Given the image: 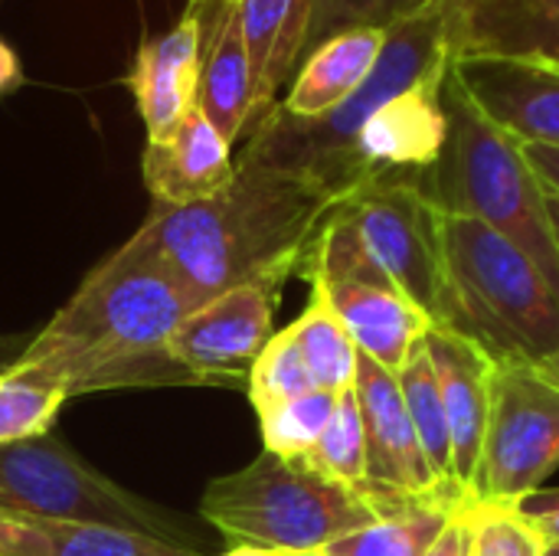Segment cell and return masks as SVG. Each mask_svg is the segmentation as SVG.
I'll use <instances>...</instances> for the list:
<instances>
[{
	"label": "cell",
	"instance_id": "1",
	"mask_svg": "<svg viewBox=\"0 0 559 556\" xmlns=\"http://www.w3.org/2000/svg\"><path fill=\"white\" fill-rule=\"evenodd\" d=\"M337 203L314 180L239 154L216 197L190 206L154 203L134 236L206 305L242 285L282 292Z\"/></svg>",
	"mask_w": 559,
	"mask_h": 556
},
{
	"label": "cell",
	"instance_id": "2",
	"mask_svg": "<svg viewBox=\"0 0 559 556\" xmlns=\"http://www.w3.org/2000/svg\"><path fill=\"white\" fill-rule=\"evenodd\" d=\"M200 305L160 256L131 236L33 334L20 364L46 370L69 397L131 387H197V377L170 354V338Z\"/></svg>",
	"mask_w": 559,
	"mask_h": 556
},
{
	"label": "cell",
	"instance_id": "3",
	"mask_svg": "<svg viewBox=\"0 0 559 556\" xmlns=\"http://www.w3.org/2000/svg\"><path fill=\"white\" fill-rule=\"evenodd\" d=\"M442 321L495 364L534 367L559 347V301L537 265L478 220L442 213Z\"/></svg>",
	"mask_w": 559,
	"mask_h": 556
},
{
	"label": "cell",
	"instance_id": "4",
	"mask_svg": "<svg viewBox=\"0 0 559 556\" xmlns=\"http://www.w3.org/2000/svg\"><path fill=\"white\" fill-rule=\"evenodd\" d=\"M449 138L423 177L429 200L452 216H468L521 249L550 282L559 301V249L547 216V187L524 147L495 128L445 72Z\"/></svg>",
	"mask_w": 559,
	"mask_h": 556
},
{
	"label": "cell",
	"instance_id": "5",
	"mask_svg": "<svg viewBox=\"0 0 559 556\" xmlns=\"http://www.w3.org/2000/svg\"><path fill=\"white\" fill-rule=\"evenodd\" d=\"M200 514L233 547L272 554H321L328 544L380 521L383 514L314 472L305 459L259 452L246 469L206 485Z\"/></svg>",
	"mask_w": 559,
	"mask_h": 556
},
{
	"label": "cell",
	"instance_id": "6",
	"mask_svg": "<svg viewBox=\"0 0 559 556\" xmlns=\"http://www.w3.org/2000/svg\"><path fill=\"white\" fill-rule=\"evenodd\" d=\"M0 511L66 524H102L190 547V528L170 511L95 472L56 436L0 446Z\"/></svg>",
	"mask_w": 559,
	"mask_h": 556
},
{
	"label": "cell",
	"instance_id": "7",
	"mask_svg": "<svg viewBox=\"0 0 559 556\" xmlns=\"http://www.w3.org/2000/svg\"><path fill=\"white\" fill-rule=\"evenodd\" d=\"M337 206L373 265L439 324L445 295L442 210L423 190V177H377Z\"/></svg>",
	"mask_w": 559,
	"mask_h": 556
},
{
	"label": "cell",
	"instance_id": "8",
	"mask_svg": "<svg viewBox=\"0 0 559 556\" xmlns=\"http://www.w3.org/2000/svg\"><path fill=\"white\" fill-rule=\"evenodd\" d=\"M559 469V390L534 367L498 364L472 505H521Z\"/></svg>",
	"mask_w": 559,
	"mask_h": 556
},
{
	"label": "cell",
	"instance_id": "9",
	"mask_svg": "<svg viewBox=\"0 0 559 556\" xmlns=\"http://www.w3.org/2000/svg\"><path fill=\"white\" fill-rule=\"evenodd\" d=\"M278 292L242 285L190 311L174 338L170 354L197 383H246L252 364L275 338Z\"/></svg>",
	"mask_w": 559,
	"mask_h": 556
},
{
	"label": "cell",
	"instance_id": "10",
	"mask_svg": "<svg viewBox=\"0 0 559 556\" xmlns=\"http://www.w3.org/2000/svg\"><path fill=\"white\" fill-rule=\"evenodd\" d=\"M354 393L360 403L364 436H367V478L383 514L419 498L445 501L432 482L396 374L360 354Z\"/></svg>",
	"mask_w": 559,
	"mask_h": 556
},
{
	"label": "cell",
	"instance_id": "11",
	"mask_svg": "<svg viewBox=\"0 0 559 556\" xmlns=\"http://www.w3.org/2000/svg\"><path fill=\"white\" fill-rule=\"evenodd\" d=\"M468 102L521 147H559V66L514 56H449Z\"/></svg>",
	"mask_w": 559,
	"mask_h": 556
},
{
	"label": "cell",
	"instance_id": "12",
	"mask_svg": "<svg viewBox=\"0 0 559 556\" xmlns=\"http://www.w3.org/2000/svg\"><path fill=\"white\" fill-rule=\"evenodd\" d=\"M445 72L390 95L367 115L350 151L360 187L377 177H426L432 170L449 138Z\"/></svg>",
	"mask_w": 559,
	"mask_h": 556
},
{
	"label": "cell",
	"instance_id": "13",
	"mask_svg": "<svg viewBox=\"0 0 559 556\" xmlns=\"http://www.w3.org/2000/svg\"><path fill=\"white\" fill-rule=\"evenodd\" d=\"M426 351L432 357L442 403H445L455 485L462 498L472 505L475 475H478L481 446L491 416V387H495L498 364L478 344L439 324H432V331L426 334Z\"/></svg>",
	"mask_w": 559,
	"mask_h": 556
},
{
	"label": "cell",
	"instance_id": "14",
	"mask_svg": "<svg viewBox=\"0 0 559 556\" xmlns=\"http://www.w3.org/2000/svg\"><path fill=\"white\" fill-rule=\"evenodd\" d=\"M308 285L334 308L357 354L390 374H400L409 354L432 331V318L390 279H318Z\"/></svg>",
	"mask_w": 559,
	"mask_h": 556
},
{
	"label": "cell",
	"instance_id": "15",
	"mask_svg": "<svg viewBox=\"0 0 559 556\" xmlns=\"http://www.w3.org/2000/svg\"><path fill=\"white\" fill-rule=\"evenodd\" d=\"M187 10L197 16L200 29L197 108L229 144H236L255 121V88L236 0H190Z\"/></svg>",
	"mask_w": 559,
	"mask_h": 556
},
{
	"label": "cell",
	"instance_id": "16",
	"mask_svg": "<svg viewBox=\"0 0 559 556\" xmlns=\"http://www.w3.org/2000/svg\"><path fill=\"white\" fill-rule=\"evenodd\" d=\"M200 85V29L187 10L170 29L147 36L128 69V88L147 128V141H167L197 108Z\"/></svg>",
	"mask_w": 559,
	"mask_h": 556
},
{
	"label": "cell",
	"instance_id": "17",
	"mask_svg": "<svg viewBox=\"0 0 559 556\" xmlns=\"http://www.w3.org/2000/svg\"><path fill=\"white\" fill-rule=\"evenodd\" d=\"M449 56H514L559 66V0H445Z\"/></svg>",
	"mask_w": 559,
	"mask_h": 556
},
{
	"label": "cell",
	"instance_id": "18",
	"mask_svg": "<svg viewBox=\"0 0 559 556\" xmlns=\"http://www.w3.org/2000/svg\"><path fill=\"white\" fill-rule=\"evenodd\" d=\"M141 170L154 203L190 206L216 197L233 180L236 161L233 144L200 108H190L167 141H147Z\"/></svg>",
	"mask_w": 559,
	"mask_h": 556
},
{
	"label": "cell",
	"instance_id": "19",
	"mask_svg": "<svg viewBox=\"0 0 559 556\" xmlns=\"http://www.w3.org/2000/svg\"><path fill=\"white\" fill-rule=\"evenodd\" d=\"M236 10L252 69L255 128L278 105L282 88L292 82L305 59L314 0H236Z\"/></svg>",
	"mask_w": 559,
	"mask_h": 556
},
{
	"label": "cell",
	"instance_id": "20",
	"mask_svg": "<svg viewBox=\"0 0 559 556\" xmlns=\"http://www.w3.org/2000/svg\"><path fill=\"white\" fill-rule=\"evenodd\" d=\"M386 43V29L354 26L328 36L311 52H305L295 69L288 92L278 98V108L292 118H321L344 105L373 72Z\"/></svg>",
	"mask_w": 559,
	"mask_h": 556
},
{
	"label": "cell",
	"instance_id": "21",
	"mask_svg": "<svg viewBox=\"0 0 559 556\" xmlns=\"http://www.w3.org/2000/svg\"><path fill=\"white\" fill-rule=\"evenodd\" d=\"M10 518L16 524L13 556H200L197 547H180L121 528L66 524V521L26 518V514H10Z\"/></svg>",
	"mask_w": 559,
	"mask_h": 556
},
{
	"label": "cell",
	"instance_id": "22",
	"mask_svg": "<svg viewBox=\"0 0 559 556\" xmlns=\"http://www.w3.org/2000/svg\"><path fill=\"white\" fill-rule=\"evenodd\" d=\"M413 429L419 436L423 456L429 462L432 482L439 488V495L452 505H468L455 485V465H452V436H449V419H445V403H442V390H439V377L432 367V357L426 351V341L409 354V360L403 364V370L396 374Z\"/></svg>",
	"mask_w": 559,
	"mask_h": 556
},
{
	"label": "cell",
	"instance_id": "23",
	"mask_svg": "<svg viewBox=\"0 0 559 556\" xmlns=\"http://www.w3.org/2000/svg\"><path fill=\"white\" fill-rule=\"evenodd\" d=\"M459 505L439 498L409 501L380 521L328 544L324 556H426L432 544L442 537L445 524L452 521Z\"/></svg>",
	"mask_w": 559,
	"mask_h": 556
},
{
	"label": "cell",
	"instance_id": "24",
	"mask_svg": "<svg viewBox=\"0 0 559 556\" xmlns=\"http://www.w3.org/2000/svg\"><path fill=\"white\" fill-rule=\"evenodd\" d=\"M288 328L295 334V344L301 351V360H305V367L311 374L314 390H324V393H334V397L354 390V383H357V357L360 354H357L347 328L334 315V308L324 301V295L311 292L308 308Z\"/></svg>",
	"mask_w": 559,
	"mask_h": 556
},
{
	"label": "cell",
	"instance_id": "25",
	"mask_svg": "<svg viewBox=\"0 0 559 556\" xmlns=\"http://www.w3.org/2000/svg\"><path fill=\"white\" fill-rule=\"evenodd\" d=\"M66 400V387L39 367L16 364L0 374V446L49 436Z\"/></svg>",
	"mask_w": 559,
	"mask_h": 556
},
{
	"label": "cell",
	"instance_id": "26",
	"mask_svg": "<svg viewBox=\"0 0 559 556\" xmlns=\"http://www.w3.org/2000/svg\"><path fill=\"white\" fill-rule=\"evenodd\" d=\"M305 462L314 472H321L324 478L360 495L383 514V508L377 505V498L370 492V478H367V436H364V416H360V403H357L354 390L337 397L334 416Z\"/></svg>",
	"mask_w": 559,
	"mask_h": 556
},
{
	"label": "cell",
	"instance_id": "27",
	"mask_svg": "<svg viewBox=\"0 0 559 556\" xmlns=\"http://www.w3.org/2000/svg\"><path fill=\"white\" fill-rule=\"evenodd\" d=\"M334 406H337L334 393L311 390L282 406L255 413L265 452H272L278 459H292V462L308 459L311 449L318 446V439L324 436V429L334 416Z\"/></svg>",
	"mask_w": 559,
	"mask_h": 556
},
{
	"label": "cell",
	"instance_id": "28",
	"mask_svg": "<svg viewBox=\"0 0 559 556\" xmlns=\"http://www.w3.org/2000/svg\"><path fill=\"white\" fill-rule=\"evenodd\" d=\"M246 387H249V400H252L255 413H265L272 406H282V403L314 390L311 374H308V367L301 360V351L295 344L292 328L278 331L265 344V351L259 354V360L249 370Z\"/></svg>",
	"mask_w": 559,
	"mask_h": 556
},
{
	"label": "cell",
	"instance_id": "29",
	"mask_svg": "<svg viewBox=\"0 0 559 556\" xmlns=\"http://www.w3.org/2000/svg\"><path fill=\"white\" fill-rule=\"evenodd\" d=\"M442 0H314V16H311V33L305 52H311L318 43L341 29L354 26H377L390 29L403 20H413L436 7Z\"/></svg>",
	"mask_w": 559,
	"mask_h": 556
},
{
	"label": "cell",
	"instance_id": "30",
	"mask_svg": "<svg viewBox=\"0 0 559 556\" xmlns=\"http://www.w3.org/2000/svg\"><path fill=\"white\" fill-rule=\"evenodd\" d=\"M475 524V554L481 556H544L547 541L531 524L518 505L481 501L472 505Z\"/></svg>",
	"mask_w": 559,
	"mask_h": 556
},
{
	"label": "cell",
	"instance_id": "31",
	"mask_svg": "<svg viewBox=\"0 0 559 556\" xmlns=\"http://www.w3.org/2000/svg\"><path fill=\"white\" fill-rule=\"evenodd\" d=\"M475 554V524H472V505H459L452 521L445 524L442 537L432 544L426 556H472Z\"/></svg>",
	"mask_w": 559,
	"mask_h": 556
},
{
	"label": "cell",
	"instance_id": "32",
	"mask_svg": "<svg viewBox=\"0 0 559 556\" xmlns=\"http://www.w3.org/2000/svg\"><path fill=\"white\" fill-rule=\"evenodd\" d=\"M518 508L531 518V524L544 534L547 544H559V492H534Z\"/></svg>",
	"mask_w": 559,
	"mask_h": 556
},
{
	"label": "cell",
	"instance_id": "33",
	"mask_svg": "<svg viewBox=\"0 0 559 556\" xmlns=\"http://www.w3.org/2000/svg\"><path fill=\"white\" fill-rule=\"evenodd\" d=\"M534 174L540 177V184L550 190V193H559V147H524Z\"/></svg>",
	"mask_w": 559,
	"mask_h": 556
},
{
	"label": "cell",
	"instance_id": "34",
	"mask_svg": "<svg viewBox=\"0 0 559 556\" xmlns=\"http://www.w3.org/2000/svg\"><path fill=\"white\" fill-rule=\"evenodd\" d=\"M23 85V66L16 59V52L10 49V43L0 36V98L16 92Z\"/></svg>",
	"mask_w": 559,
	"mask_h": 556
},
{
	"label": "cell",
	"instance_id": "35",
	"mask_svg": "<svg viewBox=\"0 0 559 556\" xmlns=\"http://www.w3.org/2000/svg\"><path fill=\"white\" fill-rule=\"evenodd\" d=\"M29 341H33V334H0V374H7L10 367L20 364Z\"/></svg>",
	"mask_w": 559,
	"mask_h": 556
},
{
	"label": "cell",
	"instance_id": "36",
	"mask_svg": "<svg viewBox=\"0 0 559 556\" xmlns=\"http://www.w3.org/2000/svg\"><path fill=\"white\" fill-rule=\"evenodd\" d=\"M534 374L540 377V380H547L554 390H559V347L554 354H547L544 360H537L534 364Z\"/></svg>",
	"mask_w": 559,
	"mask_h": 556
},
{
	"label": "cell",
	"instance_id": "37",
	"mask_svg": "<svg viewBox=\"0 0 559 556\" xmlns=\"http://www.w3.org/2000/svg\"><path fill=\"white\" fill-rule=\"evenodd\" d=\"M13 547H16V524L10 514L0 511V556H13Z\"/></svg>",
	"mask_w": 559,
	"mask_h": 556
},
{
	"label": "cell",
	"instance_id": "38",
	"mask_svg": "<svg viewBox=\"0 0 559 556\" xmlns=\"http://www.w3.org/2000/svg\"><path fill=\"white\" fill-rule=\"evenodd\" d=\"M547 216H550V229L559 249V193H550V190H547Z\"/></svg>",
	"mask_w": 559,
	"mask_h": 556
},
{
	"label": "cell",
	"instance_id": "39",
	"mask_svg": "<svg viewBox=\"0 0 559 556\" xmlns=\"http://www.w3.org/2000/svg\"><path fill=\"white\" fill-rule=\"evenodd\" d=\"M223 556H282V554H272V551H255V547H233L229 554Z\"/></svg>",
	"mask_w": 559,
	"mask_h": 556
},
{
	"label": "cell",
	"instance_id": "40",
	"mask_svg": "<svg viewBox=\"0 0 559 556\" xmlns=\"http://www.w3.org/2000/svg\"><path fill=\"white\" fill-rule=\"evenodd\" d=\"M544 556H559V544H547V551H544Z\"/></svg>",
	"mask_w": 559,
	"mask_h": 556
},
{
	"label": "cell",
	"instance_id": "41",
	"mask_svg": "<svg viewBox=\"0 0 559 556\" xmlns=\"http://www.w3.org/2000/svg\"><path fill=\"white\" fill-rule=\"evenodd\" d=\"M288 556H324V554H288Z\"/></svg>",
	"mask_w": 559,
	"mask_h": 556
},
{
	"label": "cell",
	"instance_id": "42",
	"mask_svg": "<svg viewBox=\"0 0 559 556\" xmlns=\"http://www.w3.org/2000/svg\"><path fill=\"white\" fill-rule=\"evenodd\" d=\"M472 556H481V554H472Z\"/></svg>",
	"mask_w": 559,
	"mask_h": 556
},
{
	"label": "cell",
	"instance_id": "43",
	"mask_svg": "<svg viewBox=\"0 0 559 556\" xmlns=\"http://www.w3.org/2000/svg\"><path fill=\"white\" fill-rule=\"evenodd\" d=\"M442 3H445V0H442Z\"/></svg>",
	"mask_w": 559,
	"mask_h": 556
}]
</instances>
